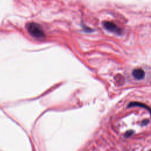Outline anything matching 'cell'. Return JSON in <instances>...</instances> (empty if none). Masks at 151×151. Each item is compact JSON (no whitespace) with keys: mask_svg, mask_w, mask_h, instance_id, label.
Wrapping results in <instances>:
<instances>
[{"mask_svg":"<svg viewBox=\"0 0 151 151\" xmlns=\"http://www.w3.org/2000/svg\"><path fill=\"white\" fill-rule=\"evenodd\" d=\"M104 27L108 31L115 32L117 34H120L122 33V30L117 27V26L113 22L110 21H105L103 22Z\"/></svg>","mask_w":151,"mask_h":151,"instance_id":"obj_2","label":"cell"},{"mask_svg":"<svg viewBox=\"0 0 151 151\" xmlns=\"http://www.w3.org/2000/svg\"><path fill=\"white\" fill-rule=\"evenodd\" d=\"M133 133V131H132V130H129V131H127V132L125 133L124 136H125V137H130Z\"/></svg>","mask_w":151,"mask_h":151,"instance_id":"obj_5","label":"cell"},{"mask_svg":"<svg viewBox=\"0 0 151 151\" xmlns=\"http://www.w3.org/2000/svg\"><path fill=\"white\" fill-rule=\"evenodd\" d=\"M133 106H139V107H143V108L147 109L150 113V114H151V110L150 109V108L147 106L145 105L143 103H139V102H132V103H130L128 105V107H133Z\"/></svg>","mask_w":151,"mask_h":151,"instance_id":"obj_4","label":"cell"},{"mask_svg":"<svg viewBox=\"0 0 151 151\" xmlns=\"http://www.w3.org/2000/svg\"><path fill=\"white\" fill-rule=\"evenodd\" d=\"M133 76L137 80H142L145 76V71L142 69H135L132 72Z\"/></svg>","mask_w":151,"mask_h":151,"instance_id":"obj_3","label":"cell"},{"mask_svg":"<svg viewBox=\"0 0 151 151\" xmlns=\"http://www.w3.org/2000/svg\"><path fill=\"white\" fill-rule=\"evenodd\" d=\"M149 122V120L148 119H145V120H143V122H142V125L145 126V125H146Z\"/></svg>","mask_w":151,"mask_h":151,"instance_id":"obj_6","label":"cell"},{"mask_svg":"<svg viewBox=\"0 0 151 151\" xmlns=\"http://www.w3.org/2000/svg\"><path fill=\"white\" fill-rule=\"evenodd\" d=\"M27 29L29 34L37 38H42L45 37L41 27L38 24L31 22L27 25Z\"/></svg>","mask_w":151,"mask_h":151,"instance_id":"obj_1","label":"cell"}]
</instances>
